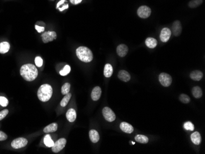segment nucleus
<instances>
[{
  "mask_svg": "<svg viewBox=\"0 0 205 154\" xmlns=\"http://www.w3.org/2000/svg\"><path fill=\"white\" fill-rule=\"evenodd\" d=\"M20 74L27 81L31 82L37 78L38 71L36 67L32 64H26L20 68Z\"/></svg>",
  "mask_w": 205,
  "mask_h": 154,
  "instance_id": "f257e3e1",
  "label": "nucleus"
},
{
  "mask_svg": "<svg viewBox=\"0 0 205 154\" xmlns=\"http://www.w3.org/2000/svg\"><path fill=\"white\" fill-rule=\"evenodd\" d=\"M53 89L49 84H43L38 90V97L42 102L48 101L52 96Z\"/></svg>",
  "mask_w": 205,
  "mask_h": 154,
  "instance_id": "f03ea898",
  "label": "nucleus"
},
{
  "mask_svg": "<svg viewBox=\"0 0 205 154\" xmlns=\"http://www.w3.org/2000/svg\"><path fill=\"white\" fill-rule=\"evenodd\" d=\"M76 55L80 60L85 63L90 62L93 57L92 51L84 46H80L77 49Z\"/></svg>",
  "mask_w": 205,
  "mask_h": 154,
  "instance_id": "7ed1b4c3",
  "label": "nucleus"
},
{
  "mask_svg": "<svg viewBox=\"0 0 205 154\" xmlns=\"http://www.w3.org/2000/svg\"><path fill=\"white\" fill-rule=\"evenodd\" d=\"M159 82L163 87H168L172 83V78L169 74L162 72L159 77Z\"/></svg>",
  "mask_w": 205,
  "mask_h": 154,
  "instance_id": "20e7f679",
  "label": "nucleus"
},
{
  "mask_svg": "<svg viewBox=\"0 0 205 154\" xmlns=\"http://www.w3.org/2000/svg\"><path fill=\"white\" fill-rule=\"evenodd\" d=\"M102 115L106 121L112 122L116 120V115H115L113 110L110 109L108 107H105L102 109Z\"/></svg>",
  "mask_w": 205,
  "mask_h": 154,
  "instance_id": "39448f33",
  "label": "nucleus"
},
{
  "mask_svg": "<svg viewBox=\"0 0 205 154\" xmlns=\"http://www.w3.org/2000/svg\"><path fill=\"white\" fill-rule=\"evenodd\" d=\"M138 15L142 19H147L151 14V9L147 6H141L137 11Z\"/></svg>",
  "mask_w": 205,
  "mask_h": 154,
  "instance_id": "423d86ee",
  "label": "nucleus"
},
{
  "mask_svg": "<svg viewBox=\"0 0 205 154\" xmlns=\"http://www.w3.org/2000/svg\"><path fill=\"white\" fill-rule=\"evenodd\" d=\"M66 144V140L65 138H60L54 143V144L52 147V150L54 153H58L65 147Z\"/></svg>",
  "mask_w": 205,
  "mask_h": 154,
  "instance_id": "0eeeda50",
  "label": "nucleus"
},
{
  "mask_svg": "<svg viewBox=\"0 0 205 154\" xmlns=\"http://www.w3.org/2000/svg\"><path fill=\"white\" fill-rule=\"evenodd\" d=\"M28 143L27 139L23 138H19L14 139L11 143V146L14 149H20L26 146Z\"/></svg>",
  "mask_w": 205,
  "mask_h": 154,
  "instance_id": "6e6552de",
  "label": "nucleus"
},
{
  "mask_svg": "<svg viewBox=\"0 0 205 154\" xmlns=\"http://www.w3.org/2000/svg\"><path fill=\"white\" fill-rule=\"evenodd\" d=\"M42 40L44 43H48V42L54 41L57 38V33L55 31H49L44 32L42 35Z\"/></svg>",
  "mask_w": 205,
  "mask_h": 154,
  "instance_id": "1a4fd4ad",
  "label": "nucleus"
},
{
  "mask_svg": "<svg viewBox=\"0 0 205 154\" xmlns=\"http://www.w3.org/2000/svg\"><path fill=\"white\" fill-rule=\"evenodd\" d=\"M171 35H172V31L168 28H164L161 29L160 33V40L163 42H166L169 40Z\"/></svg>",
  "mask_w": 205,
  "mask_h": 154,
  "instance_id": "9d476101",
  "label": "nucleus"
},
{
  "mask_svg": "<svg viewBox=\"0 0 205 154\" xmlns=\"http://www.w3.org/2000/svg\"><path fill=\"white\" fill-rule=\"evenodd\" d=\"M172 32L175 36H179L182 32V25L179 20H176L172 25Z\"/></svg>",
  "mask_w": 205,
  "mask_h": 154,
  "instance_id": "9b49d317",
  "label": "nucleus"
},
{
  "mask_svg": "<svg viewBox=\"0 0 205 154\" xmlns=\"http://www.w3.org/2000/svg\"><path fill=\"white\" fill-rule=\"evenodd\" d=\"M120 128L122 131L126 133H132L134 131L133 126L131 125L130 123L123 122L120 124Z\"/></svg>",
  "mask_w": 205,
  "mask_h": 154,
  "instance_id": "f8f14e48",
  "label": "nucleus"
},
{
  "mask_svg": "<svg viewBox=\"0 0 205 154\" xmlns=\"http://www.w3.org/2000/svg\"><path fill=\"white\" fill-rule=\"evenodd\" d=\"M129 49L125 44H120L117 48V53L119 57H124L128 53Z\"/></svg>",
  "mask_w": 205,
  "mask_h": 154,
  "instance_id": "ddd939ff",
  "label": "nucleus"
},
{
  "mask_svg": "<svg viewBox=\"0 0 205 154\" xmlns=\"http://www.w3.org/2000/svg\"><path fill=\"white\" fill-rule=\"evenodd\" d=\"M101 95V89L100 87H95L92 90L91 93L92 99L93 101H98Z\"/></svg>",
  "mask_w": 205,
  "mask_h": 154,
  "instance_id": "4468645a",
  "label": "nucleus"
},
{
  "mask_svg": "<svg viewBox=\"0 0 205 154\" xmlns=\"http://www.w3.org/2000/svg\"><path fill=\"white\" fill-rule=\"evenodd\" d=\"M118 78L123 82H129L130 80V74L125 70H121L119 72Z\"/></svg>",
  "mask_w": 205,
  "mask_h": 154,
  "instance_id": "2eb2a0df",
  "label": "nucleus"
},
{
  "mask_svg": "<svg viewBox=\"0 0 205 154\" xmlns=\"http://www.w3.org/2000/svg\"><path fill=\"white\" fill-rule=\"evenodd\" d=\"M89 137L93 143H96L100 140V135L95 130H91L89 131Z\"/></svg>",
  "mask_w": 205,
  "mask_h": 154,
  "instance_id": "dca6fc26",
  "label": "nucleus"
},
{
  "mask_svg": "<svg viewBox=\"0 0 205 154\" xmlns=\"http://www.w3.org/2000/svg\"><path fill=\"white\" fill-rule=\"evenodd\" d=\"M68 121L70 122H74L76 119V112L73 108L68 109L66 114Z\"/></svg>",
  "mask_w": 205,
  "mask_h": 154,
  "instance_id": "f3484780",
  "label": "nucleus"
},
{
  "mask_svg": "<svg viewBox=\"0 0 205 154\" xmlns=\"http://www.w3.org/2000/svg\"><path fill=\"white\" fill-rule=\"evenodd\" d=\"M190 138L192 143L195 145H199L202 142V137H201L200 134L198 131L194 132V133H192L190 136Z\"/></svg>",
  "mask_w": 205,
  "mask_h": 154,
  "instance_id": "a211bd4d",
  "label": "nucleus"
},
{
  "mask_svg": "<svg viewBox=\"0 0 205 154\" xmlns=\"http://www.w3.org/2000/svg\"><path fill=\"white\" fill-rule=\"evenodd\" d=\"M203 74L202 73V72L200 71H198V70H195L194 71H192L190 74V78L192 80H196V81L200 80L203 78Z\"/></svg>",
  "mask_w": 205,
  "mask_h": 154,
  "instance_id": "6ab92c4d",
  "label": "nucleus"
},
{
  "mask_svg": "<svg viewBox=\"0 0 205 154\" xmlns=\"http://www.w3.org/2000/svg\"><path fill=\"white\" fill-rule=\"evenodd\" d=\"M57 128H58L57 123H52L44 128V132L46 133H49L55 132L57 130Z\"/></svg>",
  "mask_w": 205,
  "mask_h": 154,
  "instance_id": "aec40b11",
  "label": "nucleus"
},
{
  "mask_svg": "<svg viewBox=\"0 0 205 154\" xmlns=\"http://www.w3.org/2000/svg\"><path fill=\"white\" fill-rule=\"evenodd\" d=\"M192 93L193 96L195 98H200L203 95V92H202V90L200 87L198 86H196L194 87L192 90Z\"/></svg>",
  "mask_w": 205,
  "mask_h": 154,
  "instance_id": "412c9836",
  "label": "nucleus"
},
{
  "mask_svg": "<svg viewBox=\"0 0 205 154\" xmlns=\"http://www.w3.org/2000/svg\"><path fill=\"white\" fill-rule=\"evenodd\" d=\"M146 45L150 49H153L157 46V41L153 37H147L146 40Z\"/></svg>",
  "mask_w": 205,
  "mask_h": 154,
  "instance_id": "4be33fe9",
  "label": "nucleus"
},
{
  "mask_svg": "<svg viewBox=\"0 0 205 154\" xmlns=\"http://www.w3.org/2000/svg\"><path fill=\"white\" fill-rule=\"evenodd\" d=\"M113 73V68L110 64H106L104 69V75L106 78H110Z\"/></svg>",
  "mask_w": 205,
  "mask_h": 154,
  "instance_id": "5701e85b",
  "label": "nucleus"
},
{
  "mask_svg": "<svg viewBox=\"0 0 205 154\" xmlns=\"http://www.w3.org/2000/svg\"><path fill=\"white\" fill-rule=\"evenodd\" d=\"M10 49V44L7 42H2L0 43V54H6Z\"/></svg>",
  "mask_w": 205,
  "mask_h": 154,
  "instance_id": "b1692460",
  "label": "nucleus"
},
{
  "mask_svg": "<svg viewBox=\"0 0 205 154\" xmlns=\"http://www.w3.org/2000/svg\"><path fill=\"white\" fill-rule=\"evenodd\" d=\"M135 140L141 144H146L149 142V138L147 136L143 135H138L135 136Z\"/></svg>",
  "mask_w": 205,
  "mask_h": 154,
  "instance_id": "393cba45",
  "label": "nucleus"
},
{
  "mask_svg": "<svg viewBox=\"0 0 205 154\" xmlns=\"http://www.w3.org/2000/svg\"><path fill=\"white\" fill-rule=\"evenodd\" d=\"M44 143L46 146L48 147H52L54 144V142L51 139V137L49 135H47L45 136L44 138Z\"/></svg>",
  "mask_w": 205,
  "mask_h": 154,
  "instance_id": "a878e982",
  "label": "nucleus"
},
{
  "mask_svg": "<svg viewBox=\"0 0 205 154\" xmlns=\"http://www.w3.org/2000/svg\"><path fill=\"white\" fill-rule=\"evenodd\" d=\"M71 94L68 93V94H66V95H65V96L63 97V98L62 99V100L60 102V105L62 107H65L68 103V102H69L70 100L71 99Z\"/></svg>",
  "mask_w": 205,
  "mask_h": 154,
  "instance_id": "bb28decb",
  "label": "nucleus"
},
{
  "mask_svg": "<svg viewBox=\"0 0 205 154\" xmlns=\"http://www.w3.org/2000/svg\"><path fill=\"white\" fill-rule=\"evenodd\" d=\"M203 3V0H192L189 3V6L190 8H196L198 7Z\"/></svg>",
  "mask_w": 205,
  "mask_h": 154,
  "instance_id": "cd10ccee",
  "label": "nucleus"
},
{
  "mask_svg": "<svg viewBox=\"0 0 205 154\" xmlns=\"http://www.w3.org/2000/svg\"><path fill=\"white\" fill-rule=\"evenodd\" d=\"M70 84L69 83H65L62 87V93L63 95H66L70 92Z\"/></svg>",
  "mask_w": 205,
  "mask_h": 154,
  "instance_id": "c85d7f7f",
  "label": "nucleus"
},
{
  "mask_svg": "<svg viewBox=\"0 0 205 154\" xmlns=\"http://www.w3.org/2000/svg\"><path fill=\"white\" fill-rule=\"evenodd\" d=\"M179 100L183 102V103L187 104L190 101V98L189 96L186 95V94L182 93L180 95V96H179Z\"/></svg>",
  "mask_w": 205,
  "mask_h": 154,
  "instance_id": "c756f323",
  "label": "nucleus"
},
{
  "mask_svg": "<svg viewBox=\"0 0 205 154\" xmlns=\"http://www.w3.org/2000/svg\"><path fill=\"white\" fill-rule=\"evenodd\" d=\"M71 71V68L69 65H66L65 67L63 68V70H62L60 71V74L61 76H66L68 74L70 73V72Z\"/></svg>",
  "mask_w": 205,
  "mask_h": 154,
  "instance_id": "7c9ffc66",
  "label": "nucleus"
},
{
  "mask_svg": "<svg viewBox=\"0 0 205 154\" xmlns=\"http://www.w3.org/2000/svg\"><path fill=\"white\" fill-rule=\"evenodd\" d=\"M184 127L186 130H189V131H194V124L190 122H187L184 123Z\"/></svg>",
  "mask_w": 205,
  "mask_h": 154,
  "instance_id": "2f4dec72",
  "label": "nucleus"
},
{
  "mask_svg": "<svg viewBox=\"0 0 205 154\" xmlns=\"http://www.w3.org/2000/svg\"><path fill=\"white\" fill-rule=\"evenodd\" d=\"M8 100L4 96H0V105L3 107H6L8 104Z\"/></svg>",
  "mask_w": 205,
  "mask_h": 154,
  "instance_id": "473e14b6",
  "label": "nucleus"
},
{
  "mask_svg": "<svg viewBox=\"0 0 205 154\" xmlns=\"http://www.w3.org/2000/svg\"><path fill=\"white\" fill-rule=\"evenodd\" d=\"M35 64L38 67H41L43 64V60L41 57H36L35 58Z\"/></svg>",
  "mask_w": 205,
  "mask_h": 154,
  "instance_id": "72a5a7b5",
  "label": "nucleus"
},
{
  "mask_svg": "<svg viewBox=\"0 0 205 154\" xmlns=\"http://www.w3.org/2000/svg\"><path fill=\"white\" fill-rule=\"evenodd\" d=\"M8 113H9V110L7 109H5L1 111V112H0V121L5 118Z\"/></svg>",
  "mask_w": 205,
  "mask_h": 154,
  "instance_id": "f704fd0d",
  "label": "nucleus"
},
{
  "mask_svg": "<svg viewBox=\"0 0 205 154\" xmlns=\"http://www.w3.org/2000/svg\"><path fill=\"white\" fill-rule=\"evenodd\" d=\"M7 138V136L5 133L0 131V141H5Z\"/></svg>",
  "mask_w": 205,
  "mask_h": 154,
  "instance_id": "c9c22d12",
  "label": "nucleus"
},
{
  "mask_svg": "<svg viewBox=\"0 0 205 154\" xmlns=\"http://www.w3.org/2000/svg\"><path fill=\"white\" fill-rule=\"evenodd\" d=\"M35 28L38 33H41L42 31H44L45 29L44 27H40L39 25H35Z\"/></svg>",
  "mask_w": 205,
  "mask_h": 154,
  "instance_id": "e433bc0d",
  "label": "nucleus"
},
{
  "mask_svg": "<svg viewBox=\"0 0 205 154\" xmlns=\"http://www.w3.org/2000/svg\"><path fill=\"white\" fill-rule=\"evenodd\" d=\"M70 2L72 4V5H78L80 3L82 2V0H70Z\"/></svg>",
  "mask_w": 205,
  "mask_h": 154,
  "instance_id": "4c0bfd02",
  "label": "nucleus"
},
{
  "mask_svg": "<svg viewBox=\"0 0 205 154\" xmlns=\"http://www.w3.org/2000/svg\"><path fill=\"white\" fill-rule=\"evenodd\" d=\"M68 7H69V6H68V5H64L62 7H59L58 9H59V11H64L65 9H68Z\"/></svg>",
  "mask_w": 205,
  "mask_h": 154,
  "instance_id": "58836bf2",
  "label": "nucleus"
},
{
  "mask_svg": "<svg viewBox=\"0 0 205 154\" xmlns=\"http://www.w3.org/2000/svg\"><path fill=\"white\" fill-rule=\"evenodd\" d=\"M65 1H66V0H61V1H60L57 3V9H58L60 6L61 5H62V4H63Z\"/></svg>",
  "mask_w": 205,
  "mask_h": 154,
  "instance_id": "ea45409f",
  "label": "nucleus"
},
{
  "mask_svg": "<svg viewBox=\"0 0 205 154\" xmlns=\"http://www.w3.org/2000/svg\"><path fill=\"white\" fill-rule=\"evenodd\" d=\"M132 143V144H135V143H134V142H132V143Z\"/></svg>",
  "mask_w": 205,
  "mask_h": 154,
  "instance_id": "a19ab883",
  "label": "nucleus"
}]
</instances>
